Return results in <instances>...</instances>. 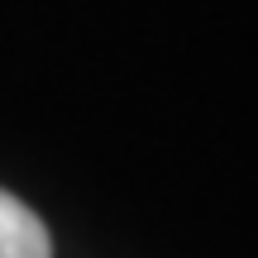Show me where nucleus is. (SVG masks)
Masks as SVG:
<instances>
[{
    "instance_id": "1",
    "label": "nucleus",
    "mask_w": 258,
    "mask_h": 258,
    "mask_svg": "<svg viewBox=\"0 0 258 258\" xmlns=\"http://www.w3.org/2000/svg\"><path fill=\"white\" fill-rule=\"evenodd\" d=\"M0 258H53L48 225L5 186H0Z\"/></svg>"
}]
</instances>
